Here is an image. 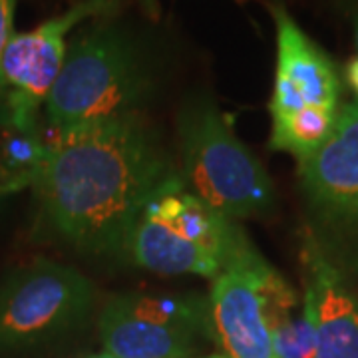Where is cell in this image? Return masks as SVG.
Wrapping results in <instances>:
<instances>
[{"label": "cell", "mask_w": 358, "mask_h": 358, "mask_svg": "<svg viewBox=\"0 0 358 358\" xmlns=\"http://www.w3.org/2000/svg\"><path fill=\"white\" fill-rule=\"evenodd\" d=\"M173 171L152 128L131 114L56 134L32 187L68 243L120 253L143 203Z\"/></svg>", "instance_id": "1"}, {"label": "cell", "mask_w": 358, "mask_h": 358, "mask_svg": "<svg viewBox=\"0 0 358 358\" xmlns=\"http://www.w3.org/2000/svg\"><path fill=\"white\" fill-rule=\"evenodd\" d=\"M155 88L154 66L141 44L108 16L68 44L64 66L46 98L56 134L120 115L140 114Z\"/></svg>", "instance_id": "2"}, {"label": "cell", "mask_w": 358, "mask_h": 358, "mask_svg": "<svg viewBox=\"0 0 358 358\" xmlns=\"http://www.w3.org/2000/svg\"><path fill=\"white\" fill-rule=\"evenodd\" d=\"M126 251L136 265L159 275L215 279L255 251L247 233L193 195L179 173H169L140 209Z\"/></svg>", "instance_id": "3"}, {"label": "cell", "mask_w": 358, "mask_h": 358, "mask_svg": "<svg viewBox=\"0 0 358 358\" xmlns=\"http://www.w3.org/2000/svg\"><path fill=\"white\" fill-rule=\"evenodd\" d=\"M181 179L201 201L231 219L265 215L275 189L253 152L237 138L213 98L197 94L178 114Z\"/></svg>", "instance_id": "4"}, {"label": "cell", "mask_w": 358, "mask_h": 358, "mask_svg": "<svg viewBox=\"0 0 358 358\" xmlns=\"http://www.w3.org/2000/svg\"><path fill=\"white\" fill-rule=\"evenodd\" d=\"M106 355L193 358L213 341L209 299L201 294H117L100 315Z\"/></svg>", "instance_id": "5"}, {"label": "cell", "mask_w": 358, "mask_h": 358, "mask_svg": "<svg viewBox=\"0 0 358 358\" xmlns=\"http://www.w3.org/2000/svg\"><path fill=\"white\" fill-rule=\"evenodd\" d=\"M96 289L78 268L36 259L0 285V348H28L72 331L90 315Z\"/></svg>", "instance_id": "6"}, {"label": "cell", "mask_w": 358, "mask_h": 358, "mask_svg": "<svg viewBox=\"0 0 358 358\" xmlns=\"http://www.w3.org/2000/svg\"><path fill=\"white\" fill-rule=\"evenodd\" d=\"M115 6L117 0H80L32 30L14 32L0 56L4 115L22 124H38L40 106L46 103L64 66L66 36L90 18L110 16Z\"/></svg>", "instance_id": "7"}, {"label": "cell", "mask_w": 358, "mask_h": 358, "mask_svg": "<svg viewBox=\"0 0 358 358\" xmlns=\"http://www.w3.org/2000/svg\"><path fill=\"white\" fill-rule=\"evenodd\" d=\"M281 273L259 251L213 279L209 313L213 341L225 358H277L268 324V287Z\"/></svg>", "instance_id": "8"}, {"label": "cell", "mask_w": 358, "mask_h": 358, "mask_svg": "<svg viewBox=\"0 0 358 358\" xmlns=\"http://www.w3.org/2000/svg\"><path fill=\"white\" fill-rule=\"evenodd\" d=\"M299 179L320 225L334 237L358 241V98L338 110L319 150L299 162Z\"/></svg>", "instance_id": "9"}, {"label": "cell", "mask_w": 358, "mask_h": 358, "mask_svg": "<svg viewBox=\"0 0 358 358\" xmlns=\"http://www.w3.org/2000/svg\"><path fill=\"white\" fill-rule=\"evenodd\" d=\"M277 26V70L268 100L271 128L307 114H338L341 76L331 56L282 6L271 8Z\"/></svg>", "instance_id": "10"}, {"label": "cell", "mask_w": 358, "mask_h": 358, "mask_svg": "<svg viewBox=\"0 0 358 358\" xmlns=\"http://www.w3.org/2000/svg\"><path fill=\"white\" fill-rule=\"evenodd\" d=\"M305 294L317 324L315 358H358V299L319 237L303 239Z\"/></svg>", "instance_id": "11"}, {"label": "cell", "mask_w": 358, "mask_h": 358, "mask_svg": "<svg viewBox=\"0 0 358 358\" xmlns=\"http://www.w3.org/2000/svg\"><path fill=\"white\" fill-rule=\"evenodd\" d=\"M48 155L38 124L0 117V195H10L36 183Z\"/></svg>", "instance_id": "12"}, {"label": "cell", "mask_w": 358, "mask_h": 358, "mask_svg": "<svg viewBox=\"0 0 358 358\" xmlns=\"http://www.w3.org/2000/svg\"><path fill=\"white\" fill-rule=\"evenodd\" d=\"M14 13H16V0H0V56L6 48L8 40L14 36ZM0 103L4 106L2 80H0Z\"/></svg>", "instance_id": "13"}, {"label": "cell", "mask_w": 358, "mask_h": 358, "mask_svg": "<svg viewBox=\"0 0 358 358\" xmlns=\"http://www.w3.org/2000/svg\"><path fill=\"white\" fill-rule=\"evenodd\" d=\"M345 74H346V82L350 84V88L357 92V98H358V56H355V58H350V60H348Z\"/></svg>", "instance_id": "14"}, {"label": "cell", "mask_w": 358, "mask_h": 358, "mask_svg": "<svg viewBox=\"0 0 358 358\" xmlns=\"http://www.w3.org/2000/svg\"><path fill=\"white\" fill-rule=\"evenodd\" d=\"M350 22H352V32H355V44H357V56H358V0H352Z\"/></svg>", "instance_id": "15"}, {"label": "cell", "mask_w": 358, "mask_h": 358, "mask_svg": "<svg viewBox=\"0 0 358 358\" xmlns=\"http://www.w3.org/2000/svg\"><path fill=\"white\" fill-rule=\"evenodd\" d=\"M88 358H117V357H112V355H98V357H88ZM193 358H225L223 355H219V352H215V355H207V357H193Z\"/></svg>", "instance_id": "16"}, {"label": "cell", "mask_w": 358, "mask_h": 358, "mask_svg": "<svg viewBox=\"0 0 358 358\" xmlns=\"http://www.w3.org/2000/svg\"><path fill=\"white\" fill-rule=\"evenodd\" d=\"M2 114H4V106L0 103V117H2Z\"/></svg>", "instance_id": "17"}]
</instances>
